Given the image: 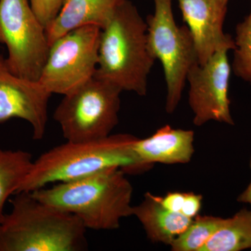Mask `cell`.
<instances>
[{"mask_svg": "<svg viewBox=\"0 0 251 251\" xmlns=\"http://www.w3.org/2000/svg\"><path fill=\"white\" fill-rule=\"evenodd\" d=\"M101 29L85 25L52 43L38 82L51 94L67 95L95 75Z\"/></svg>", "mask_w": 251, "mask_h": 251, "instance_id": "ba28073f", "label": "cell"}, {"mask_svg": "<svg viewBox=\"0 0 251 251\" xmlns=\"http://www.w3.org/2000/svg\"><path fill=\"white\" fill-rule=\"evenodd\" d=\"M0 44L7 48L5 61L10 72L39 80L50 46L29 0H0Z\"/></svg>", "mask_w": 251, "mask_h": 251, "instance_id": "52a82bcc", "label": "cell"}, {"mask_svg": "<svg viewBox=\"0 0 251 251\" xmlns=\"http://www.w3.org/2000/svg\"><path fill=\"white\" fill-rule=\"evenodd\" d=\"M121 169L114 168L82 179L31 191L41 202L74 214L87 229L112 230L133 216V186Z\"/></svg>", "mask_w": 251, "mask_h": 251, "instance_id": "3957f363", "label": "cell"}, {"mask_svg": "<svg viewBox=\"0 0 251 251\" xmlns=\"http://www.w3.org/2000/svg\"><path fill=\"white\" fill-rule=\"evenodd\" d=\"M138 138L120 133L94 141H67L33 161L18 193L82 179L110 168L121 169L126 175L141 174L150 169L140 163L133 151Z\"/></svg>", "mask_w": 251, "mask_h": 251, "instance_id": "6da1fadb", "label": "cell"}, {"mask_svg": "<svg viewBox=\"0 0 251 251\" xmlns=\"http://www.w3.org/2000/svg\"><path fill=\"white\" fill-rule=\"evenodd\" d=\"M224 219L198 215L187 229L176 238L171 245L173 251H201L219 228Z\"/></svg>", "mask_w": 251, "mask_h": 251, "instance_id": "e0dca14e", "label": "cell"}, {"mask_svg": "<svg viewBox=\"0 0 251 251\" xmlns=\"http://www.w3.org/2000/svg\"><path fill=\"white\" fill-rule=\"evenodd\" d=\"M125 0H65L57 17L46 27L50 46L66 33L85 25L103 29Z\"/></svg>", "mask_w": 251, "mask_h": 251, "instance_id": "4fadbf2b", "label": "cell"}, {"mask_svg": "<svg viewBox=\"0 0 251 251\" xmlns=\"http://www.w3.org/2000/svg\"><path fill=\"white\" fill-rule=\"evenodd\" d=\"M12 209L0 221V251H82L86 230L77 216L41 202L29 191L9 200Z\"/></svg>", "mask_w": 251, "mask_h": 251, "instance_id": "7a4b0ae2", "label": "cell"}, {"mask_svg": "<svg viewBox=\"0 0 251 251\" xmlns=\"http://www.w3.org/2000/svg\"><path fill=\"white\" fill-rule=\"evenodd\" d=\"M32 163V156L27 151L0 148V221L6 201L18 193Z\"/></svg>", "mask_w": 251, "mask_h": 251, "instance_id": "2e32d148", "label": "cell"}, {"mask_svg": "<svg viewBox=\"0 0 251 251\" xmlns=\"http://www.w3.org/2000/svg\"><path fill=\"white\" fill-rule=\"evenodd\" d=\"M184 193L170 192L161 197V203L168 210L181 213L184 203Z\"/></svg>", "mask_w": 251, "mask_h": 251, "instance_id": "44dd1931", "label": "cell"}, {"mask_svg": "<svg viewBox=\"0 0 251 251\" xmlns=\"http://www.w3.org/2000/svg\"><path fill=\"white\" fill-rule=\"evenodd\" d=\"M202 196L193 192L184 193V203L181 214L193 219L199 215L200 211L202 208Z\"/></svg>", "mask_w": 251, "mask_h": 251, "instance_id": "ffe728a7", "label": "cell"}, {"mask_svg": "<svg viewBox=\"0 0 251 251\" xmlns=\"http://www.w3.org/2000/svg\"><path fill=\"white\" fill-rule=\"evenodd\" d=\"M154 12L147 17L149 48L161 63L166 79V110L173 114L182 97L190 69L199 64L197 50L187 25L175 21L173 0H153Z\"/></svg>", "mask_w": 251, "mask_h": 251, "instance_id": "8992f818", "label": "cell"}, {"mask_svg": "<svg viewBox=\"0 0 251 251\" xmlns=\"http://www.w3.org/2000/svg\"><path fill=\"white\" fill-rule=\"evenodd\" d=\"M235 34L231 68L234 75L251 84V6L247 17L236 26Z\"/></svg>", "mask_w": 251, "mask_h": 251, "instance_id": "ac0fdd59", "label": "cell"}, {"mask_svg": "<svg viewBox=\"0 0 251 251\" xmlns=\"http://www.w3.org/2000/svg\"><path fill=\"white\" fill-rule=\"evenodd\" d=\"M249 167L251 171V155L250 161H249ZM237 201L241 203H246L249 204L251 206V182L248 185L247 188L237 198Z\"/></svg>", "mask_w": 251, "mask_h": 251, "instance_id": "7402d4cb", "label": "cell"}, {"mask_svg": "<svg viewBox=\"0 0 251 251\" xmlns=\"http://www.w3.org/2000/svg\"><path fill=\"white\" fill-rule=\"evenodd\" d=\"M251 249V211L243 208L224 219L215 234L201 251H241Z\"/></svg>", "mask_w": 251, "mask_h": 251, "instance_id": "9a60e30c", "label": "cell"}, {"mask_svg": "<svg viewBox=\"0 0 251 251\" xmlns=\"http://www.w3.org/2000/svg\"><path fill=\"white\" fill-rule=\"evenodd\" d=\"M229 50L227 48L218 50L204 64H196L188 73V104L196 126L210 121L234 125L228 96L232 70Z\"/></svg>", "mask_w": 251, "mask_h": 251, "instance_id": "9c48e42d", "label": "cell"}, {"mask_svg": "<svg viewBox=\"0 0 251 251\" xmlns=\"http://www.w3.org/2000/svg\"><path fill=\"white\" fill-rule=\"evenodd\" d=\"M108 80L94 76L64 96L54 112V120L67 141H94L107 138L119 123L120 94Z\"/></svg>", "mask_w": 251, "mask_h": 251, "instance_id": "5b68a950", "label": "cell"}, {"mask_svg": "<svg viewBox=\"0 0 251 251\" xmlns=\"http://www.w3.org/2000/svg\"><path fill=\"white\" fill-rule=\"evenodd\" d=\"M65 0H29L31 9L46 28L57 17Z\"/></svg>", "mask_w": 251, "mask_h": 251, "instance_id": "d6986e66", "label": "cell"}, {"mask_svg": "<svg viewBox=\"0 0 251 251\" xmlns=\"http://www.w3.org/2000/svg\"><path fill=\"white\" fill-rule=\"evenodd\" d=\"M133 216L140 221L151 242L169 246L187 229L193 220L166 209L162 205L161 197L150 193H145L140 204L133 206Z\"/></svg>", "mask_w": 251, "mask_h": 251, "instance_id": "5bb4252c", "label": "cell"}, {"mask_svg": "<svg viewBox=\"0 0 251 251\" xmlns=\"http://www.w3.org/2000/svg\"><path fill=\"white\" fill-rule=\"evenodd\" d=\"M51 95L38 81L13 74L0 54V124L13 118L25 120L32 128L33 139H43Z\"/></svg>", "mask_w": 251, "mask_h": 251, "instance_id": "30bf717a", "label": "cell"}, {"mask_svg": "<svg viewBox=\"0 0 251 251\" xmlns=\"http://www.w3.org/2000/svg\"><path fill=\"white\" fill-rule=\"evenodd\" d=\"M183 20L192 34L200 64L218 50H234V39L224 31L229 0H177Z\"/></svg>", "mask_w": 251, "mask_h": 251, "instance_id": "8fae6325", "label": "cell"}, {"mask_svg": "<svg viewBox=\"0 0 251 251\" xmlns=\"http://www.w3.org/2000/svg\"><path fill=\"white\" fill-rule=\"evenodd\" d=\"M156 59L149 48L148 25L129 0H125L101 29L95 75L122 91L145 97Z\"/></svg>", "mask_w": 251, "mask_h": 251, "instance_id": "277c9868", "label": "cell"}, {"mask_svg": "<svg viewBox=\"0 0 251 251\" xmlns=\"http://www.w3.org/2000/svg\"><path fill=\"white\" fill-rule=\"evenodd\" d=\"M133 151L140 163L150 170L156 163L185 164L194 153V132L166 125L148 138H138Z\"/></svg>", "mask_w": 251, "mask_h": 251, "instance_id": "7c38bea8", "label": "cell"}]
</instances>
